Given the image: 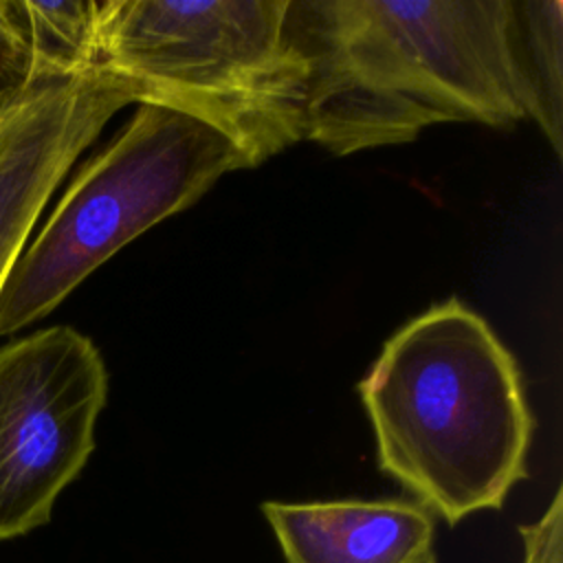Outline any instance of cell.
I'll return each instance as SVG.
<instances>
[{"label": "cell", "mask_w": 563, "mask_h": 563, "mask_svg": "<svg viewBox=\"0 0 563 563\" xmlns=\"http://www.w3.org/2000/svg\"><path fill=\"white\" fill-rule=\"evenodd\" d=\"M286 31L308 62L306 139L334 156L534 119L510 0L290 2Z\"/></svg>", "instance_id": "obj_1"}, {"label": "cell", "mask_w": 563, "mask_h": 563, "mask_svg": "<svg viewBox=\"0 0 563 563\" xmlns=\"http://www.w3.org/2000/svg\"><path fill=\"white\" fill-rule=\"evenodd\" d=\"M378 466L455 526L528 477L534 416L510 350L460 299L387 339L358 383Z\"/></svg>", "instance_id": "obj_2"}, {"label": "cell", "mask_w": 563, "mask_h": 563, "mask_svg": "<svg viewBox=\"0 0 563 563\" xmlns=\"http://www.w3.org/2000/svg\"><path fill=\"white\" fill-rule=\"evenodd\" d=\"M290 0L99 2V68L136 103H158L227 134L262 165L306 141L308 62L286 31Z\"/></svg>", "instance_id": "obj_3"}, {"label": "cell", "mask_w": 563, "mask_h": 563, "mask_svg": "<svg viewBox=\"0 0 563 563\" xmlns=\"http://www.w3.org/2000/svg\"><path fill=\"white\" fill-rule=\"evenodd\" d=\"M249 167L213 125L136 103L125 128L79 167L11 268L0 290V336L48 317L128 242L198 202L224 174Z\"/></svg>", "instance_id": "obj_4"}, {"label": "cell", "mask_w": 563, "mask_h": 563, "mask_svg": "<svg viewBox=\"0 0 563 563\" xmlns=\"http://www.w3.org/2000/svg\"><path fill=\"white\" fill-rule=\"evenodd\" d=\"M108 372L97 345L57 323L0 345V541L48 523L95 451Z\"/></svg>", "instance_id": "obj_5"}, {"label": "cell", "mask_w": 563, "mask_h": 563, "mask_svg": "<svg viewBox=\"0 0 563 563\" xmlns=\"http://www.w3.org/2000/svg\"><path fill=\"white\" fill-rule=\"evenodd\" d=\"M130 103V84L106 68L26 73L0 88V290L62 180Z\"/></svg>", "instance_id": "obj_6"}, {"label": "cell", "mask_w": 563, "mask_h": 563, "mask_svg": "<svg viewBox=\"0 0 563 563\" xmlns=\"http://www.w3.org/2000/svg\"><path fill=\"white\" fill-rule=\"evenodd\" d=\"M286 563H435L433 512L407 499L262 506Z\"/></svg>", "instance_id": "obj_7"}, {"label": "cell", "mask_w": 563, "mask_h": 563, "mask_svg": "<svg viewBox=\"0 0 563 563\" xmlns=\"http://www.w3.org/2000/svg\"><path fill=\"white\" fill-rule=\"evenodd\" d=\"M0 15L24 75H79L99 68V2L0 0Z\"/></svg>", "instance_id": "obj_8"}, {"label": "cell", "mask_w": 563, "mask_h": 563, "mask_svg": "<svg viewBox=\"0 0 563 563\" xmlns=\"http://www.w3.org/2000/svg\"><path fill=\"white\" fill-rule=\"evenodd\" d=\"M523 77L534 101V123L563 156V2L510 0Z\"/></svg>", "instance_id": "obj_9"}, {"label": "cell", "mask_w": 563, "mask_h": 563, "mask_svg": "<svg viewBox=\"0 0 563 563\" xmlns=\"http://www.w3.org/2000/svg\"><path fill=\"white\" fill-rule=\"evenodd\" d=\"M563 490L556 488L550 508L532 526H519L523 539V563H561Z\"/></svg>", "instance_id": "obj_10"}, {"label": "cell", "mask_w": 563, "mask_h": 563, "mask_svg": "<svg viewBox=\"0 0 563 563\" xmlns=\"http://www.w3.org/2000/svg\"><path fill=\"white\" fill-rule=\"evenodd\" d=\"M18 77H22V70H20V66H18L9 44L4 40V31H2V24H0V88L9 81L18 79Z\"/></svg>", "instance_id": "obj_11"}]
</instances>
